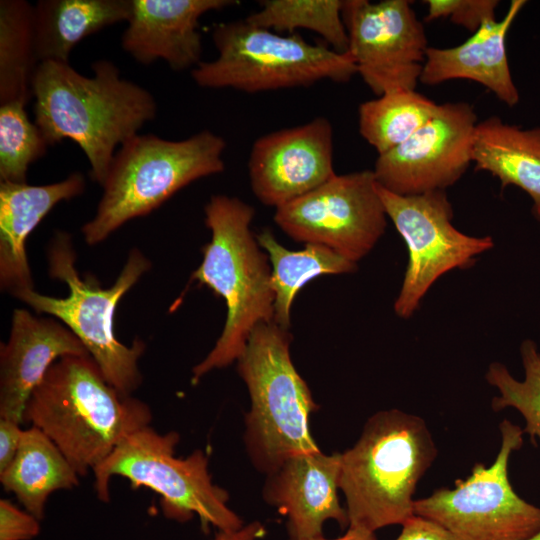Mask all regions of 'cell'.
I'll return each mask as SVG.
<instances>
[{"mask_svg":"<svg viewBox=\"0 0 540 540\" xmlns=\"http://www.w3.org/2000/svg\"><path fill=\"white\" fill-rule=\"evenodd\" d=\"M526 540H540V532H538L537 534H535L534 536L530 537L529 539H526Z\"/></svg>","mask_w":540,"mask_h":540,"instance_id":"cell-36","label":"cell"},{"mask_svg":"<svg viewBox=\"0 0 540 540\" xmlns=\"http://www.w3.org/2000/svg\"><path fill=\"white\" fill-rule=\"evenodd\" d=\"M439 106L416 90L385 93L360 104L359 133L378 155L383 154L411 137Z\"/></svg>","mask_w":540,"mask_h":540,"instance_id":"cell-26","label":"cell"},{"mask_svg":"<svg viewBox=\"0 0 540 540\" xmlns=\"http://www.w3.org/2000/svg\"><path fill=\"white\" fill-rule=\"evenodd\" d=\"M303 540H377V538L375 536V533L373 532H369L359 528L348 527L346 533L338 538L327 539L324 536H320Z\"/></svg>","mask_w":540,"mask_h":540,"instance_id":"cell-35","label":"cell"},{"mask_svg":"<svg viewBox=\"0 0 540 540\" xmlns=\"http://www.w3.org/2000/svg\"><path fill=\"white\" fill-rule=\"evenodd\" d=\"M225 148V140L209 130L183 140L139 133L127 140L114 156L94 217L81 229L85 242H103L190 183L222 173Z\"/></svg>","mask_w":540,"mask_h":540,"instance_id":"cell-6","label":"cell"},{"mask_svg":"<svg viewBox=\"0 0 540 540\" xmlns=\"http://www.w3.org/2000/svg\"><path fill=\"white\" fill-rule=\"evenodd\" d=\"M524 379L517 380L500 362H492L485 373L487 383L497 388L499 395L491 400V408L498 412L516 409L524 418V434L535 444L540 441V352L537 344L526 339L520 345Z\"/></svg>","mask_w":540,"mask_h":540,"instance_id":"cell-28","label":"cell"},{"mask_svg":"<svg viewBox=\"0 0 540 540\" xmlns=\"http://www.w3.org/2000/svg\"><path fill=\"white\" fill-rule=\"evenodd\" d=\"M340 466L341 453L319 451L289 458L266 475L263 498L287 518L289 539L323 536L328 520L349 526L338 498Z\"/></svg>","mask_w":540,"mask_h":540,"instance_id":"cell-16","label":"cell"},{"mask_svg":"<svg viewBox=\"0 0 540 540\" xmlns=\"http://www.w3.org/2000/svg\"><path fill=\"white\" fill-rule=\"evenodd\" d=\"M132 0H39L34 39L39 62L69 63L73 48L100 30L128 22Z\"/></svg>","mask_w":540,"mask_h":540,"instance_id":"cell-22","label":"cell"},{"mask_svg":"<svg viewBox=\"0 0 540 540\" xmlns=\"http://www.w3.org/2000/svg\"><path fill=\"white\" fill-rule=\"evenodd\" d=\"M151 419L149 406L110 385L90 355H68L53 363L23 417L54 442L79 476L93 471Z\"/></svg>","mask_w":540,"mask_h":540,"instance_id":"cell-2","label":"cell"},{"mask_svg":"<svg viewBox=\"0 0 540 540\" xmlns=\"http://www.w3.org/2000/svg\"><path fill=\"white\" fill-rule=\"evenodd\" d=\"M501 445L490 466L414 502V514L430 519L460 540H526L540 532V507L525 501L508 477L509 459L523 445V428L504 419Z\"/></svg>","mask_w":540,"mask_h":540,"instance_id":"cell-10","label":"cell"},{"mask_svg":"<svg viewBox=\"0 0 540 540\" xmlns=\"http://www.w3.org/2000/svg\"><path fill=\"white\" fill-rule=\"evenodd\" d=\"M291 342L288 329L274 321L261 323L237 360L251 400L245 449L252 465L266 475L289 458L320 451L309 425L319 406L291 360Z\"/></svg>","mask_w":540,"mask_h":540,"instance_id":"cell-5","label":"cell"},{"mask_svg":"<svg viewBox=\"0 0 540 540\" xmlns=\"http://www.w3.org/2000/svg\"><path fill=\"white\" fill-rule=\"evenodd\" d=\"M68 355H89L63 323L15 309L11 330L0 350V418L24 423L33 391L49 368Z\"/></svg>","mask_w":540,"mask_h":540,"instance_id":"cell-17","label":"cell"},{"mask_svg":"<svg viewBox=\"0 0 540 540\" xmlns=\"http://www.w3.org/2000/svg\"><path fill=\"white\" fill-rule=\"evenodd\" d=\"M237 3L235 0H132L121 46L144 65L161 59L175 71L194 69L202 62L200 18L207 12Z\"/></svg>","mask_w":540,"mask_h":540,"instance_id":"cell-18","label":"cell"},{"mask_svg":"<svg viewBox=\"0 0 540 540\" xmlns=\"http://www.w3.org/2000/svg\"><path fill=\"white\" fill-rule=\"evenodd\" d=\"M248 171L256 198L275 209L317 188L336 174L330 121L316 117L259 137L250 151Z\"/></svg>","mask_w":540,"mask_h":540,"instance_id":"cell-15","label":"cell"},{"mask_svg":"<svg viewBox=\"0 0 540 540\" xmlns=\"http://www.w3.org/2000/svg\"><path fill=\"white\" fill-rule=\"evenodd\" d=\"M387 217L408 250V263L394 311L408 319L431 286L447 272L471 267L494 246L490 236L462 233L452 223L453 208L444 190L398 195L377 183Z\"/></svg>","mask_w":540,"mask_h":540,"instance_id":"cell-11","label":"cell"},{"mask_svg":"<svg viewBox=\"0 0 540 540\" xmlns=\"http://www.w3.org/2000/svg\"><path fill=\"white\" fill-rule=\"evenodd\" d=\"M43 134L32 123L25 104L0 105V179L1 182L26 183L29 166L46 154Z\"/></svg>","mask_w":540,"mask_h":540,"instance_id":"cell-29","label":"cell"},{"mask_svg":"<svg viewBox=\"0 0 540 540\" xmlns=\"http://www.w3.org/2000/svg\"><path fill=\"white\" fill-rule=\"evenodd\" d=\"M212 40L218 55L191 70L203 88H232L258 93L310 86L321 80L348 82L357 74L348 52L283 35L246 19L215 24Z\"/></svg>","mask_w":540,"mask_h":540,"instance_id":"cell-8","label":"cell"},{"mask_svg":"<svg viewBox=\"0 0 540 540\" xmlns=\"http://www.w3.org/2000/svg\"><path fill=\"white\" fill-rule=\"evenodd\" d=\"M256 238L271 263L274 322L285 329L291 324L293 301L309 281L321 275L351 273L357 269V263L324 245L306 244L303 250L292 251L283 247L268 229Z\"/></svg>","mask_w":540,"mask_h":540,"instance_id":"cell-24","label":"cell"},{"mask_svg":"<svg viewBox=\"0 0 540 540\" xmlns=\"http://www.w3.org/2000/svg\"><path fill=\"white\" fill-rule=\"evenodd\" d=\"M387 218L373 170L335 174L274 214L291 239L324 245L354 263L383 236Z\"/></svg>","mask_w":540,"mask_h":540,"instance_id":"cell-12","label":"cell"},{"mask_svg":"<svg viewBox=\"0 0 540 540\" xmlns=\"http://www.w3.org/2000/svg\"><path fill=\"white\" fill-rule=\"evenodd\" d=\"M39 520L7 499L0 500V540H30L40 532Z\"/></svg>","mask_w":540,"mask_h":540,"instance_id":"cell-31","label":"cell"},{"mask_svg":"<svg viewBox=\"0 0 540 540\" xmlns=\"http://www.w3.org/2000/svg\"><path fill=\"white\" fill-rule=\"evenodd\" d=\"M525 4L524 0H512L500 21L485 22L458 46L428 47L420 82L438 85L467 79L481 84L506 105H516L520 96L508 64L506 37Z\"/></svg>","mask_w":540,"mask_h":540,"instance_id":"cell-19","label":"cell"},{"mask_svg":"<svg viewBox=\"0 0 540 540\" xmlns=\"http://www.w3.org/2000/svg\"><path fill=\"white\" fill-rule=\"evenodd\" d=\"M437 454L423 418L396 408L370 416L357 442L341 453L348 527L375 533L412 517L418 482Z\"/></svg>","mask_w":540,"mask_h":540,"instance_id":"cell-4","label":"cell"},{"mask_svg":"<svg viewBox=\"0 0 540 540\" xmlns=\"http://www.w3.org/2000/svg\"><path fill=\"white\" fill-rule=\"evenodd\" d=\"M0 481L26 511L41 521L48 497L55 491L78 486L79 475L54 442L31 426L23 430L19 449L0 473Z\"/></svg>","mask_w":540,"mask_h":540,"instance_id":"cell-23","label":"cell"},{"mask_svg":"<svg viewBox=\"0 0 540 540\" xmlns=\"http://www.w3.org/2000/svg\"><path fill=\"white\" fill-rule=\"evenodd\" d=\"M426 21L449 17L451 22L474 33L482 24L495 20L497 0H427Z\"/></svg>","mask_w":540,"mask_h":540,"instance_id":"cell-30","label":"cell"},{"mask_svg":"<svg viewBox=\"0 0 540 540\" xmlns=\"http://www.w3.org/2000/svg\"><path fill=\"white\" fill-rule=\"evenodd\" d=\"M472 162L476 171L496 177L502 190L513 185L525 191L540 221V128L523 129L488 117L476 125Z\"/></svg>","mask_w":540,"mask_h":540,"instance_id":"cell-21","label":"cell"},{"mask_svg":"<svg viewBox=\"0 0 540 540\" xmlns=\"http://www.w3.org/2000/svg\"><path fill=\"white\" fill-rule=\"evenodd\" d=\"M48 265L50 277L67 285V297L43 295L34 288L14 296L37 313L59 319L81 341L106 381L131 395L142 382L138 360L145 344L139 339L132 346L121 343L115 335L114 316L120 299L150 269V261L133 249L114 284L103 288L94 277L79 275L71 236L58 231L48 248Z\"/></svg>","mask_w":540,"mask_h":540,"instance_id":"cell-7","label":"cell"},{"mask_svg":"<svg viewBox=\"0 0 540 540\" xmlns=\"http://www.w3.org/2000/svg\"><path fill=\"white\" fill-rule=\"evenodd\" d=\"M204 213L211 240L203 246L202 262L190 282L223 298L227 316L214 347L194 366L193 383L237 361L254 328L274 321L269 259L250 228L255 209L237 197L219 194L210 197Z\"/></svg>","mask_w":540,"mask_h":540,"instance_id":"cell-3","label":"cell"},{"mask_svg":"<svg viewBox=\"0 0 540 540\" xmlns=\"http://www.w3.org/2000/svg\"><path fill=\"white\" fill-rule=\"evenodd\" d=\"M20 424L7 419H0V473L13 461L22 439Z\"/></svg>","mask_w":540,"mask_h":540,"instance_id":"cell-33","label":"cell"},{"mask_svg":"<svg viewBox=\"0 0 540 540\" xmlns=\"http://www.w3.org/2000/svg\"><path fill=\"white\" fill-rule=\"evenodd\" d=\"M40 64L34 39V6L25 0L0 1V105L33 98Z\"/></svg>","mask_w":540,"mask_h":540,"instance_id":"cell-25","label":"cell"},{"mask_svg":"<svg viewBox=\"0 0 540 540\" xmlns=\"http://www.w3.org/2000/svg\"><path fill=\"white\" fill-rule=\"evenodd\" d=\"M266 534L263 524L258 521L244 525L233 532L218 531L213 540H259Z\"/></svg>","mask_w":540,"mask_h":540,"instance_id":"cell-34","label":"cell"},{"mask_svg":"<svg viewBox=\"0 0 540 540\" xmlns=\"http://www.w3.org/2000/svg\"><path fill=\"white\" fill-rule=\"evenodd\" d=\"M93 76L69 63L40 62L33 78L34 123L47 144L69 139L87 157L90 176L103 186L115 150L155 119L153 95L121 78L110 60L92 63Z\"/></svg>","mask_w":540,"mask_h":540,"instance_id":"cell-1","label":"cell"},{"mask_svg":"<svg viewBox=\"0 0 540 540\" xmlns=\"http://www.w3.org/2000/svg\"><path fill=\"white\" fill-rule=\"evenodd\" d=\"M477 115L467 102L440 104L437 113L406 141L378 155L377 183L398 195L444 190L472 162Z\"/></svg>","mask_w":540,"mask_h":540,"instance_id":"cell-14","label":"cell"},{"mask_svg":"<svg viewBox=\"0 0 540 540\" xmlns=\"http://www.w3.org/2000/svg\"><path fill=\"white\" fill-rule=\"evenodd\" d=\"M401 526L395 540H460L440 524L415 514Z\"/></svg>","mask_w":540,"mask_h":540,"instance_id":"cell-32","label":"cell"},{"mask_svg":"<svg viewBox=\"0 0 540 540\" xmlns=\"http://www.w3.org/2000/svg\"><path fill=\"white\" fill-rule=\"evenodd\" d=\"M347 52L357 73L377 95L412 91L428 49L423 23L407 0H345Z\"/></svg>","mask_w":540,"mask_h":540,"instance_id":"cell-13","label":"cell"},{"mask_svg":"<svg viewBox=\"0 0 540 540\" xmlns=\"http://www.w3.org/2000/svg\"><path fill=\"white\" fill-rule=\"evenodd\" d=\"M179 440L175 431L161 435L150 426L128 435L93 469L98 498L109 502L110 480L121 476L133 488L146 487L160 495L167 519L183 523L197 515L205 532L211 526L221 532L241 529L244 521L227 505L229 494L212 482L207 455L195 450L177 458Z\"/></svg>","mask_w":540,"mask_h":540,"instance_id":"cell-9","label":"cell"},{"mask_svg":"<svg viewBox=\"0 0 540 540\" xmlns=\"http://www.w3.org/2000/svg\"><path fill=\"white\" fill-rule=\"evenodd\" d=\"M342 0H265L246 20L277 33L307 29L324 38L337 52L348 50Z\"/></svg>","mask_w":540,"mask_h":540,"instance_id":"cell-27","label":"cell"},{"mask_svg":"<svg viewBox=\"0 0 540 540\" xmlns=\"http://www.w3.org/2000/svg\"><path fill=\"white\" fill-rule=\"evenodd\" d=\"M85 186L80 172L46 185L0 182V285L3 290L14 296L34 288L26 240L59 202L81 195Z\"/></svg>","mask_w":540,"mask_h":540,"instance_id":"cell-20","label":"cell"}]
</instances>
